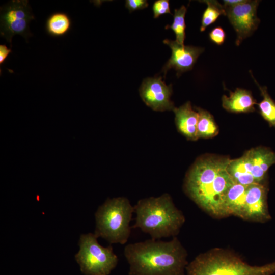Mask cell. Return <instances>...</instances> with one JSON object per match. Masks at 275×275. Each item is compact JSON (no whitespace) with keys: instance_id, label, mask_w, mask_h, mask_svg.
Listing matches in <instances>:
<instances>
[{"instance_id":"cell-4","label":"cell","mask_w":275,"mask_h":275,"mask_svg":"<svg viewBox=\"0 0 275 275\" xmlns=\"http://www.w3.org/2000/svg\"><path fill=\"white\" fill-rule=\"evenodd\" d=\"M187 275H272L275 261L252 266L239 256L222 249L200 254L186 267Z\"/></svg>"},{"instance_id":"cell-21","label":"cell","mask_w":275,"mask_h":275,"mask_svg":"<svg viewBox=\"0 0 275 275\" xmlns=\"http://www.w3.org/2000/svg\"><path fill=\"white\" fill-rule=\"evenodd\" d=\"M152 10L154 18L166 14H172L170 12L169 1L168 0L156 1L153 5Z\"/></svg>"},{"instance_id":"cell-11","label":"cell","mask_w":275,"mask_h":275,"mask_svg":"<svg viewBox=\"0 0 275 275\" xmlns=\"http://www.w3.org/2000/svg\"><path fill=\"white\" fill-rule=\"evenodd\" d=\"M163 42L172 50L171 58L162 69L164 78L167 71L172 68L177 71L178 76L192 69L198 58L204 51L203 48L180 45L176 41L165 39Z\"/></svg>"},{"instance_id":"cell-6","label":"cell","mask_w":275,"mask_h":275,"mask_svg":"<svg viewBox=\"0 0 275 275\" xmlns=\"http://www.w3.org/2000/svg\"><path fill=\"white\" fill-rule=\"evenodd\" d=\"M275 164V153L263 147L253 148L241 157L230 160L227 170L235 183L248 186L263 184L269 168Z\"/></svg>"},{"instance_id":"cell-8","label":"cell","mask_w":275,"mask_h":275,"mask_svg":"<svg viewBox=\"0 0 275 275\" xmlns=\"http://www.w3.org/2000/svg\"><path fill=\"white\" fill-rule=\"evenodd\" d=\"M35 19L29 1L13 0L1 7L0 35L12 47V40L16 35L22 36L28 42L32 36L29 23Z\"/></svg>"},{"instance_id":"cell-13","label":"cell","mask_w":275,"mask_h":275,"mask_svg":"<svg viewBox=\"0 0 275 275\" xmlns=\"http://www.w3.org/2000/svg\"><path fill=\"white\" fill-rule=\"evenodd\" d=\"M175 124L178 131L189 140L196 141L197 135L198 113L192 108L188 101L173 109Z\"/></svg>"},{"instance_id":"cell-1","label":"cell","mask_w":275,"mask_h":275,"mask_svg":"<svg viewBox=\"0 0 275 275\" xmlns=\"http://www.w3.org/2000/svg\"><path fill=\"white\" fill-rule=\"evenodd\" d=\"M230 159L201 157L187 173L183 185L186 194L200 208L216 217L225 216L226 194L235 182L227 170Z\"/></svg>"},{"instance_id":"cell-2","label":"cell","mask_w":275,"mask_h":275,"mask_svg":"<svg viewBox=\"0 0 275 275\" xmlns=\"http://www.w3.org/2000/svg\"><path fill=\"white\" fill-rule=\"evenodd\" d=\"M129 275H184L187 252L178 238L170 241L147 239L124 249Z\"/></svg>"},{"instance_id":"cell-20","label":"cell","mask_w":275,"mask_h":275,"mask_svg":"<svg viewBox=\"0 0 275 275\" xmlns=\"http://www.w3.org/2000/svg\"><path fill=\"white\" fill-rule=\"evenodd\" d=\"M187 9L184 5L179 9H176L174 11V19L172 24L167 25L165 29H171L176 35V41L180 45H184L185 38L186 24L185 22V15Z\"/></svg>"},{"instance_id":"cell-19","label":"cell","mask_w":275,"mask_h":275,"mask_svg":"<svg viewBox=\"0 0 275 275\" xmlns=\"http://www.w3.org/2000/svg\"><path fill=\"white\" fill-rule=\"evenodd\" d=\"M206 4L207 7L204 10L201 19L200 31L203 32L205 29L215 22L221 15H226L225 8L217 1H201Z\"/></svg>"},{"instance_id":"cell-18","label":"cell","mask_w":275,"mask_h":275,"mask_svg":"<svg viewBox=\"0 0 275 275\" xmlns=\"http://www.w3.org/2000/svg\"><path fill=\"white\" fill-rule=\"evenodd\" d=\"M250 72L263 97L262 100L257 104L260 114L270 126L275 128V102L268 94L267 87L260 86L253 77L251 71Z\"/></svg>"},{"instance_id":"cell-17","label":"cell","mask_w":275,"mask_h":275,"mask_svg":"<svg viewBox=\"0 0 275 275\" xmlns=\"http://www.w3.org/2000/svg\"><path fill=\"white\" fill-rule=\"evenodd\" d=\"M196 109L198 113L197 135L199 138H213L218 133V127L213 116L207 111L199 107Z\"/></svg>"},{"instance_id":"cell-3","label":"cell","mask_w":275,"mask_h":275,"mask_svg":"<svg viewBox=\"0 0 275 275\" xmlns=\"http://www.w3.org/2000/svg\"><path fill=\"white\" fill-rule=\"evenodd\" d=\"M133 207L135 218L133 227L153 239L176 237L185 221L168 193L140 199Z\"/></svg>"},{"instance_id":"cell-15","label":"cell","mask_w":275,"mask_h":275,"mask_svg":"<svg viewBox=\"0 0 275 275\" xmlns=\"http://www.w3.org/2000/svg\"><path fill=\"white\" fill-rule=\"evenodd\" d=\"M248 186L234 182L228 190L224 200L225 216L243 218Z\"/></svg>"},{"instance_id":"cell-16","label":"cell","mask_w":275,"mask_h":275,"mask_svg":"<svg viewBox=\"0 0 275 275\" xmlns=\"http://www.w3.org/2000/svg\"><path fill=\"white\" fill-rule=\"evenodd\" d=\"M70 16L63 12H55L47 18L45 29L48 35L53 37H62L66 35L72 28Z\"/></svg>"},{"instance_id":"cell-12","label":"cell","mask_w":275,"mask_h":275,"mask_svg":"<svg viewBox=\"0 0 275 275\" xmlns=\"http://www.w3.org/2000/svg\"><path fill=\"white\" fill-rule=\"evenodd\" d=\"M267 188L264 184L248 186L243 219L265 222L270 219L267 203Z\"/></svg>"},{"instance_id":"cell-7","label":"cell","mask_w":275,"mask_h":275,"mask_svg":"<svg viewBox=\"0 0 275 275\" xmlns=\"http://www.w3.org/2000/svg\"><path fill=\"white\" fill-rule=\"evenodd\" d=\"M97 238L91 233L80 237L79 250L75 258L85 275H109L118 264V258L113 248L102 246Z\"/></svg>"},{"instance_id":"cell-5","label":"cell","mask_w":275,"mask_h":275,"mask_svg":"<svg viewBox=\"0 0 275 275\" xmlns=\"http://www.w3.org/2000/svg\"><path fill=\"white\" fill-rule=\"evenodd\" d=\"M134 207L125 197L108 198L95 212L94 234L111 244H125L131 233Z\"/></svg>"},{"instance_id":"cell-14","label":"cell","mask_w":275,"mask_h":275,"mask_svg":"<svg viewBox=\"0 0 275 275\" xmlns=\"http://www.w3.org/2000/svg\"><path fill=\"white\" fill-rule=\"evenodd\" d=\"M222 100L223 108L234 113L254 112V105L257 104L250 91L239 88L230 92L229 97L223 95Z\"/></svg>"},{"instance_id":"cell-22","label":"cell","mask_w":275,"mask_h":275,"mask_svg":"<svg viewBox=\"0 0 275 275\" xmlns=\"http://www.w3.org/2000/svg\"><path fill=\"white\" fill-rule=\"evenodd\" d=\"M209 37L213 43L221 45L224 43L226 38V33L221 26L214 28L209 33Z\"/></svg>"},{"instance_id":"cell-10","label":"cell","mask_w":275,"mask_h":275,"mask_svg":"<svg viewBox=\"0 0 275 275\" xmlns=\"http://www.w3.org/2000/svg\"><path fill=\"white\" fill-rule=\"evenodd\" d=\"M172 85H167L161 77L144 79L139 89L144 103L155 111H173L175 108L171 100Z\"/></svg>"},{"instance_id":"cell-9","label":"cell","mask_w":275,"mask_h":275,"mask_svg":"<svg viewBox=\"0 0 275 275\" xmlns=\"http://www.w3.org/2000/svg\"><path fill=\"white\" fill-rule=\"evenodd\" d=\"M259 2L257 0L244 1L235 6L224 7L226 15L236 33L237 46L258 28L260 22L257 15Z\"/></svg>"},{"instance_id":"cell-23","label":"cell","mask_w":275,"mask_h":275,"mask_svg":"<svg viewBox=\"0 0 275 275\" xmlns=\"http://www.w3.org/2000/svg\"><path fill=\"white\" fill-rule=\"evenodd\" d=\"M148 6V3L146 0H127L125 2V7L130 12L145 9Z\"/></svg>"},{"instance_id":"cell-25","label":"cell","mask_w":275,"mask_h":275,"mask_svg":"<svg viewBox=\"0 0 275 275\" xmlns=\"http://www.w3.org/2000/svg\"><path fill=\"white\" fill-rule=\"evenodd\" d=\"M243 0H224V7H230L238 5L240 3H242Z\"/></svg>"},{"instance_id":"cell-24","label":"cell","mask_w":275,"mask_h":275,"mask_svg":"<svg viewBox=\"0 0 275 275\" xmlns=\"http://www.w3.org/2000/svg\"><path fill=\"white\" fill-rule=\"evenodd\" d=\"M12 52L11 48H8L5 44L0 45V65L6 61L9 54Z\"/></svg>"}]
</instances>
